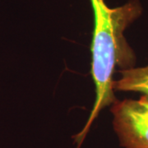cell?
<instances>
[{
    "instance_id": "obj_3",
    "label": "cell",
    "mask_w": 148,
    "mask_h": 148,
    "mask_svg": "<svg viewBox=\"0 0 148 148\" xmlns=\"http://www.w3.org/2000/svg\"><path fill=\"white\" fill-rule=\"evenodd\" d=\"M119 73V79L114 82V90L140 92L148 97V66L123 69Z\"/></svg>"
},
{
    "instance_id": "obj_2",
    "label": "cell",
    "mask_w": 148,
    "mask_h": 148,
    "mask_svg": "<svg viewBox=\"0 0 148 148\" xmlns=\"http://www.w3.org/2000/svg\"><path fill=\"white\" fill-rule=\"evenodd\" d=\"M114 127L124 148H148V110L139 101L125 100L112 107Z\"/></svg>"
},
{
    "instance_id": "obj_4",
    "label": "cell",
    "mask_w": 148,
    "mask_h": 148,
    "mask_svg": "<svg viewBox=\"0 0 148 148\" xmlns=\"http://www.w3.org/2000/svg\"><path fill=\"white\" fill-rule=\"evenodd\" d=\"M139 101L142 103V105H143L147 110H148V97L147 95H143L141 97V99L139 100Z\"/></svg>"
},
{
    "instance_id": "obj_1",
    "label": "cell",
    "mask_w": 148,
    "mask_h": 148,
    "mask_svg": "<svg viewBox=\"0 0 148 148\" xmlns=\"http://www.w3.org/2000/svg\"><path fill=\"white\" fill-rule=\"evenodd\" d=\"M94 14V31L91 42V75L95 86V101L88 120L75 137L80 147L92 123L105 107L114 102L113 75L116 66L129 69L134 56L124 31L142 14L138 0H129L123 5L110 8L106 0H90Z\"/></svg>"
}]
</instances>
